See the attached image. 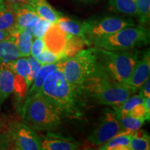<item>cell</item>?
Returning a JSON list of instances; mask_svg holds the SVG:
<instances>
[{"mask_svg": "<svg viewBox=\"0 0 150 150\" xmlns=\"http://www.w3.org/2000/svg\"><path fill=\"white\" fill-rule=\"evenodd\" d=\"M84 22L86 26L84 38L87 41L88 47L92 40L112 34L125 27L134 26L132 20L114 16L91 19Z\"/></svg>", "mask_w": 150, "mask_h": 150, "instance_id": "52a82bcc", "label": "cell"}, {"mask_svg": "<svg viewBox=\"0 0 150 150\" xmlns=\"http://www.w3.org/2000/svg\"><path fill=\"white\" fill-rule=\"evenodd\" d=\"M11 34L15 38V42L20 51L21 57H28L31 56L33 35L30 31L27 29L20 30L15 27V29L11 31Z\"/></svg>", "mask_w": 150, "mask_h": 150, "instance_id": "ac0fdd59", "label": "cell"}, {"mask_svg": "<svg viewBox=\"0 0 150 150\" xmlns=\"http://www.w3.org/2000/svg\"><path fill=\"white\" fill-rule=\"evenodd\" d=\"M27 89L25 79L20 75L14 74L13 91L18 95V96L20 98H22L25 96Z\"/></svg>", "mask_w": 150, "mask_h": 150, "instance_id": "4dcf8cb0", "label": "cell"}, {"mask_svg": "<svg viewBox=\"0 0 150 150\" xmlns=\"http://www.w3.org/2000/svg\"><path fill=\"white\" fill-rule=\"evenodd\" d=\"M11 32L8 31H3V30H0V41L4 40L10 36Z\"/></svg>", "mask_w": 150, "mask_h": 150, "instance_id": "8d00e7d4", "label": "cell"}, {"mask_svg": "<svg viewBox=\"0 0 150 150\" xmlns=\"http://www.w3.org/2000/svg\"><path fill=\"white\" fill-rule=\"evenodd\" d=\"M9 136L17 150H41L40 138L33 129L24 123L13 122L9 129Z\"/></svg>", "mask_w": 150, "mask_h": 150, "instance_id": "9c48e42d", "label": "cell"}, {"mask_svg": "<svg viewBox=\"0 0 150 150\" xmlns=\"http://www.w3.org/2000/svg\"><path fill=\"white\" fill-rule=\"evenodd\" d=\"M96 54L106 74L117 83L129 86L131 74L139 60V52L134 48L118 51L96 48Z\"/></svg>", "mask_w": 150, "mask_h": 150, "instance_id": "277c9868", "label": "cell"}, {"mask_svg": "<svg viewBox=\"0 0 150 150\" xmlns=\"http://www.w3.org/2000/svg\"><path fill=\"white\" fill-rule=\"evenodd\" d=\"M77 1H81V2H84V3H88V2H92V1H95V0H77Z\"/></svg>", "mask_w": 150, "mask_h": 150, "instance_id": "ab89813d", "label": "cell"}, {"mask_svg": "<svg viewBox=\"0 0 150 150\" xmlns=\"http://www.w3.org/2000/svg\"><path fill=\"white\" fill-rule=\"evenodd\" d=\"M24 123L33 130L53 131L61 124L62 117L40 92L25 98L22 108Z\"/></svg>", "mask_w": 150, "mask_h": 150, "instance_id": "3957f363", "label": "cell"}, {"mask_svg": "<svg viewBox=\"0 0 150 150\" xmlns=\"http://www.w3.org/2000/svg\"><path fill=\"white\" fill-rule=\"evenodd\" d=\"M62 61L63 60H61V61L56 62L55 63H52V64L42 65L38 72L33 83H31V87L27 91L25 97H29L33 94L40 92L47 77L50 75V74L55 71L60 66Z\"/></svg>", "mask_w": 150, "mask_h": 150, "instance_id": "2e32d148", "label": "cell"}, {"mask_svg": "<svg viewBox=\"0 0 150 150\" xmlns=\"http://www.w3.org/2000/svg\"><path fill=\"white\" fill-rule=\"evenodd\" d=\"M65 60L47 77L40 92L61 117L81 119L83 116L84 103L67 83L63 75V65Z\"/></svg>", "mask_w": 150, "mask_h": 150, "instance_id": "7a4b0ae2", "label": "cell"}, {"mask_svg": "<svg viewBox=\"0 0 150 150\" xmlns=\"http://www.w3.org/2000/svg\"><path fill=\"white\" fill-rule=\"evenodd\" d=\"M150 139L147 133L137 130L129 142V150H149Z\"/></svg>", "mask_w": 150, "mask_h": 150, "instance_id": "d4e9b609", "label": "cell"}, {"mask_svg": "<svg viewBox=\"0 0 150 150\" xmlns=\"http://www.w3.org/2000/svg\"><path fill=\"white\" fill-rule=\"evenodd\" d=\"M16 27L15 14L10 6L6 5L0 10V30L11 31Z\"/></svg>", "mask_w": 150, "mask_h": 150, "instance_id": "484cf974", "label": "cell"}, {"mask_svg": "<svg viewBox=\"0 0 150 150\" xmlns=\"http://www.w3.org/2000/svg\"><path fill=\"white\" fill-rule=\"evenodd\" d=\"M96 63V48L92 47L81 50L74 56L65 59L63 62V75L67 83L79 97L81 89Z\"/></svg>", "mask_w": 150, "mask_h": 150, "instance_id": "8992f818", "label": "cell"}, {"mask_svg": "<svg viewBox=\"0 0 150 150\" xmlns=\"http://www.w3.org/2000/svg\"><path fill=\"white\" fill-rule=\"evenodd\" d=\"M24 3L31 6L40 18L48 20L52 23H56L63 16L54 9L47 0H26Z\"/></svg>", "mask_w": 150, "mask_h": 150, "instance_id": "4fadbf2b", "label": "cell"}, {"mask_svg": "<svg viewBox=\"0 0 150 150\" xmlns=\"http://www.w3.org/2000/svg\"><path fill=\"white\" fill-rule=\"evenodd\" d=\"M136 131H120L107 142L99 146V149L129 150V142Z\"/></svg>", "mask_w": 150, "mask_h": 150, "instance_id": "9a60e30c", "label": "cell"}, {"mask_svg": "<svg viewBox=\"0 0 150 150\" xmlns=\"http://www.w3.org/2000/svg\"><path fill=\"white\" fill-rule=\"evenodd\" d=\"M26 0H4L8 5L13 4H18V3H24Z\"/></svg>", "mask_w": 150, "mask_h": 150, "instance_id": "74e56055", "label": "cell"}, {"mask_svg": "<svg viewBox=\"0 0 150 150\" xmlns=\"http://www.w3.org/2000/svg\"><path fill=\"white\" fill-rule=\"evenodd\" d=\"M42 150H74L77 149L78 144L70 139L50 134L40 139Z\"/></svg>", "mask_w": 150, "mask_h": 150, "instance_id": "5bb4252c", "label": "cell"}, {"mask_svg": "<svg viewBox=\"0 0 150 150\" xmlns=\"http://www.w3.org/2000/svg\"><path fill=\"white\" fill-rule=\"evenodd\" d=\"M20 57L13 35L11 34L8 38L0 41V64L14 61Z\"/></svg>", "mask_w": 150, "mask_h": 150, "instance_id": "d6986e66", "label": "cell"}, {"mask_svg": "<svg viewBox=\"0 0 150 150\" xmlns=\"http://www.w3.org/2000/svg\"><path fill=\"white\" fill-rule=\"evenodd\" d=\"M121 125V131H136L139 130L142 126L145 120L144 118H136L126 115L119 119Z\"/></svg>", "mask_w": 150, "mask_h": 150, "instance_id": "4316f807", "label": "cell"}, {"mask_svg": "<svg viewBox=\"0 0 150 150\" xmlns=\"http://www.w3.org/2000/svg\"><path fill=\"white\" fill-rule=\"evenodd\" d=\"M144 99L145 98L140 95H134L132 97H129L128 99H127L125 102L121 104L114 105L112 108L115 112L118 119H120V118L127 115L129 112L137 104H142L144 102Z\"/></svg>", "mask_w": 150, "mask_h": 150, "instance_id": "7402d4cb", "label": "cell"}, {"mask_svg": "<svg viewBox=\"0 0 150 150\" xmlns=\"http://www.w3.org/2000/svg\"><path fill=\"white\" fill-rule=\"evenodd\" d=\"M150 72V54L149 50L144 54L135 65L134 70L129 81V87L133 94L140 90L144 83L149 78Z\"/></svg>", "mask_w": 150, "mask_h": 150, "instance_id": "7c38bea8", "label": "cell"}, {"mask_svg": "<svg viewBox=\"0 0 150 150\" xmlns=\"http://www.w3.org/2000/svg\"><path fill=\"white\" fill-rule=\"evenodd\" d=\"M131 94L129 86L117 83L106 74L97 57L96 65L81 89L80 97L84 104L88 100L97 104L114 106L125 102Z\"/></svg>", "mask_w": 150, "mask_h": 150, "instance_id": "6da1fadb", "label": "cell"}, {"mask_svg": "<svg viewBox=\"0 0 150 150\" xmlns=\"http://www.w3.org/2000/svg\"><path fill=\"white\" fill-rule=\"evenodd\" d=\"M45 48V44L43 38H35L31 45V56L35 58Z\"/></svg>", "mask_w": 150, "mask_h": 150, "instance_id": "836d02e7", "label": "cell"}, {"mask_svg": "<svg viewBox=\"0 0 150 150\" xmlns=\"http://www.w3.org/2000/svg\"><path fill=\"white\" fill-rule=\"evenodd\" d=\"M6 65L14 74L23 76L27 80L29 74V64L27 57H20L16 61L7 63H1Z\"/></svg>", "mask_w": 150, "mask_h": 150, "instance_id": "cb8c5ba5", "label": "cell"}, {"mask_svg": "<svg viewBox=\"0 0 150 150\" xmlns=\"http://www.w3.org/2000/svg\"><path fill=\"white\" fill-rule=\"evenodd\" d=\"M62 30L72 35L84 38L85 35V22L62 16L56 22Z\"/></svg>", "mask_w": 150, "mask_h": 150, "instance_id": "ffe728a7", "label": "cell"}, {"mask_svg": "<svg viewBox=\"0 0 150 150\" xmlns=\"http://www.w3.org/2000/svg\"><path fill=\"white\" fill-rule=\"evenodd\" d=\"M72 35L62 30L57 23H53L47 29L44 36L45 47L53 52L59 57L61 60L66 59L64 55V50L67 40Z\"/></svg>", "mask_w": 150, "mask_h": 150, "instance_id": "30bf717a", "label": "cell"}, {"mask_svg": "<svg viewBox=\"0 0 150 150\" xmlns=\"http://www.w3.org/2000/svg\"><path fill=\"white\" fill-rule=\"evenodd\" d=\"M52 24L53 23L41 18L40 21L38 22L35 27L33 28V37H35V38H42Z\"/></svg>", "mask_w": 150, "mask_h": 150, "instance_id": "1f68e13d", "label": "cell"}, {"mask_svg": "<svg viewBox=\"0 0 150 150\" xmlns=\"http://www.w3.org/2000/svg\"><path fill=\"white\" fill-rule=\"evenodd\" d=\"M140 91L139 95L142 97H150V80L149 78L144 83L142 87L140 88Z\"/></svg>", "mask_w": 150, "mask_h": 150, "instance_id": "e575fe53", "label": "cell"}, {"mask_svg": "<svg viewBox=\"0 0 150 150\" xmlns=\"http://www.w3.org/2000/svg\"><path fill=\"white\" fill-rule=\"evenodd\" d=\"M14 74L6 65L0 64V106L13 92Z\"/></svg>", "mask_w": 150, "mask_h": 150, "instance_id": "e0dca14e", "label": "cell"}, {"mask_svg": "<svg viewBox=\"0 0 150 150\" xmlns=\"http://www.w3.org/2000/svg\"><path fill=\"white\" fill-rule=\"evenodd\" d=\"M109 6L116 13L137 17L136 0H109Z\"/></svg>", "mask_w": 150, "mask_h": 150, "instance_id": "44dd1931", "label": "cell"}, {"mask_svg": "<svg viewBox=\"0 0 150 150\" xmlns=\"http://www.w3.org/2000/svg\"><path fill=\"white\" fill-rule=\"evenodd\" d=\"M149 31L145 26L125 27L107 36L95 39L90 42L89 47L104 49L109 51H118L143 46L149 42Z\"/></svg>", "mask_w": 150, "mask_h": 150, "instance_id": "5b68a950", "label": "cell"}, {"mask_svg": "<svg viewBox=\"0 0 150 150\" xmlns=\"http://www.w3.org/2000/svg\"><path fill=\"white\" fill-rule=\"evenodd\" d=\"M88 45L87 41L83 37L72 35L67 40L64 50L65 59H70L83 50V47Z\"/></svg>", "mask_w": 150, "mask_h": 150, "instance_id": "603a6c76", "label": "cell"}, {"mask_svg": "<svg viewBox=\"0 0 150 150\" xmlns=\"http://www.w3.org/2000/svg\"><path fill=\"white\" fill-rule=\"evenodd\" d=\"M120 131L121 125L115 112L113 109H106L88 139L93 145L100 146Z\"/></svg>", "mask_w": 150, "mask_h": 150, "instance_id": "ba28073f", "label": "cell"}, {"mask_svg": "<svg viewBox=\"0 0 150 150\" xmlns=\"http://www.w3.org/2000/svg\"><path fill=\"white\" fill-rule=\"evenodd\" d=\"M8 6L15 14L16 29H27L33 35V28L41 19L34 9L26 3L13 4Z\"/></svg>", "mask_w": 150, "mask_h": 150, "instance_id": "8fae6325", "label": "cell"}, {"mask_svg": "<svg viewBox=\"0 0 150 150\" xmlns=\"http://www.w3.org/2000/svg\"><path fill=\"white\" fill-rule=\"evenodd\" d=\"M27 58L28 62H29V68H30L29 76H28L27 80H26V83H27V88L28 89H29V87L31 85V83H33V80H34L39 70H40V68L42 65L40 63H39V62L37 61V59L32 56H29Z\"/></svg>", "mask_w": 150, "mask_h": 150, "instance_id": "f1b7e54d", "label": "cell"}, {"mask_svg": "<svg viewBox=\"0 0 150 150\" xmlns=\"http://www.w3.org/2000/svg\"><path fill=\"white\" fill-rule=\"evenodd\" d=\"M127 115L136 118H144L145 120H148L147 113H146V110L145 106H144L143 103H142V104H137L136 106H134V107L129 112Z\"/></svg>", "mask_w": 150, "mask_h": 150, "instance_id": "d6a6232c", "label": "cell"}, {"mask_svg": "<svg viewBox=\"0 0 150 150\" xmlns=\"http://www.w3.org/2000/svg\"><path fill=\"white\" fill-rule=\"evenodd\" d=\"M35 59L42 65L52 64V63H55L56 62L61 61L59 56L48 50L47 48L44 49L40 54L35 57Z\"/></svg>", "mask_w": 150, "mask_h": 150, "instance_id": "f546056e", "label": "cell"}, {"mask_svg": "<svg viewBox=\"0 0 150 150\" xmlns=\"http://www.w3.org/2000/svg\"><path fill=\"white\" fill-rule=\"evenodd\" d=\"M137 6V17L140 23L147 24L150 18V0H136Z\"/></svg>", "mask_w": 150, "mask_h": 150, "instance_id": "83f0119b", "label": "cell"}, {"mask_svg": "<svg viewBox=\"0 0 150 150\" xmlns=\"http://www.w3.org/2000/svg\"><path fill=\"white\" fill-rule=\"evenodd\" d=\"M144 106H145L146 110V113H147V117L148 120H149L150 118V97H146L144 99L143 102Z\"/></svg>", "mask_w": 150, "mask_h": 150, "instance_id": "d590c367", "label": "cell"}, {"mask_svg": "<svg viewBox=\"0 0 150 150\" xmlns=\"http://www.w3.org/2000/svg\"><path fill=\"white\" fill-rule=\"evenodd\" d=\"M6 6V4L4 0H0V10Z\"/></svg>", "mask_w": 150, "mask_h": 150, "instance_id": "f35d334b", "label": "cell"}]
</instances>
